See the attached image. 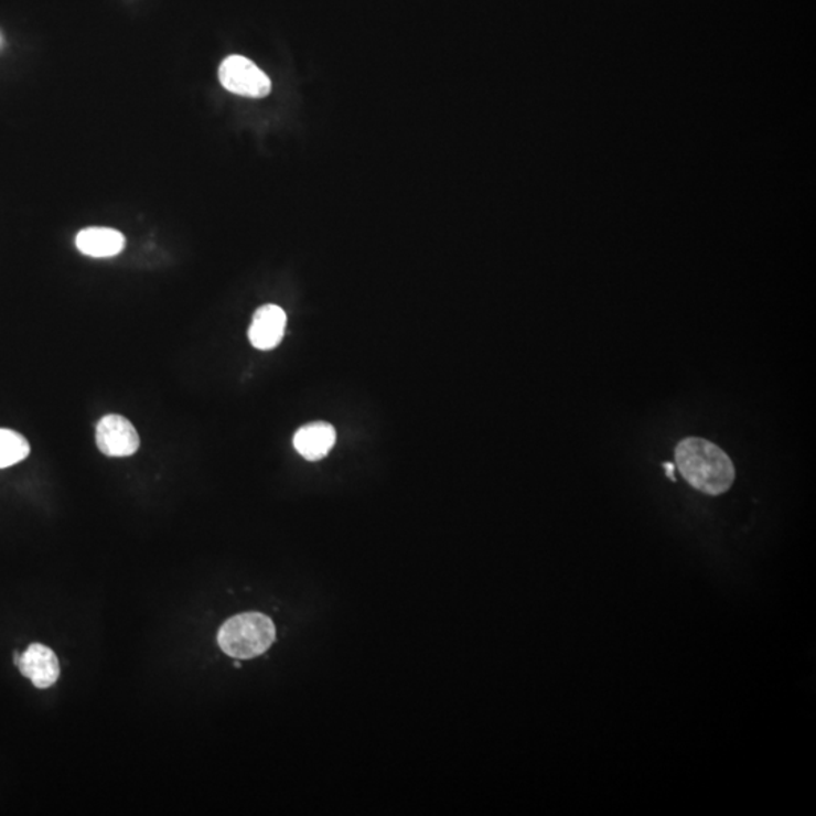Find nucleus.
<instances>
[{
    "label": "nucleus",
    "mask_w": 816,
    "mask_h": 816,
    "mask_svg": "<svg viewBox=\"0 0 816 816\" xmlns=\"http://www.w3.org/2000/svg\"><path fill=\"white\" fill-rule=\"evenodd\" d=\"M96 443L101 454L130 457L140 449L141 440L129 419L108 415L97 423Z\"/></svg>",
    "instance_id": "nucleus-4"
},
{
    "label": "nucleus",
    "mask_w": 816,
    "mask_h": 816,
    "mask_svg": "<svg viewBox=\"0 0 816 816\" xmlns=\"http://www.w3.org/2000/svg\"><path fill=\"white\" fill-rule=\"evenodd\" d=\"M31 454V444L18 431L0 428V469H7L26 460Z\"/></svg>",
    "instance_id": "nucleus-9"
},
{
    "label": "nucleus",
    "mask_w": 816,
    "mask_h": 816,
    "mask_svg": "<svg viewBox=\"0 0 816 816\" xmlns=\"http://www.w3.org/2000/svg\"><path fill=\"white\" fill-rule=\"evenodd\" d=\"M76 247L82 255L94 259H106L120 255L126 247V238L121 232L109 227H88L76 236Z\"/></svg>",
    "instance_id": "nucleus-7"
},
{
    "label": "nucleus",
    "mask_w": 816,
    "mask_h": 816,
    "mask_svg": "<svg viewBox=\"0 0 816 816\" xmlns=\"http://www.w3.org/2000/svg\"><path fill=\"white\" fill-rule=\"evenodd\" d=\"M0 44H2V39H0Z\"/></svg>",
    "instance_id": "nucleus-11"
},
{
    "label": "nucleus",
    "mask_w": 816,
    "mask_h": 816,
    "mask_svg": "<svg viewBox=\"0 0 816 816\" xmlns=\"http://www.w3.org/2000/svg\"><path fill=\"white\" fill-rule=\"evenodd\" d=\"M336 443V430L326 422H312L301 427L293 436V448L309 461L324 459Z\"/></svg>",
    "instance_id": "nucleus-8"
},
{
    "label": "nucleus",
    "mask_w": 816,
    "mask_h": 816,
    "mask_svg": "<svg viewBox=\"0 0 816 816\" xmlns=\"http://www.w3.org/2000/svg\"><path fill=\"white\" fill-rule=\"evenodd\" d=\"M664 469H665V472H667V475L670 476V480L675 481V464L665 463Z\"/></svg>",
    "instance_id": "nucleus-10"
},
{
    "label": "nucleus",
    "mask_w": 816,
    "mask_h": 816,
    "mask_svg": "<svg viewBox=\"0 0 816 816\" xmlns=\"http://www.w3.org/2000/svg\"><path fill=\"white\" fill-rule=\"evenodd\" d=\"M14 663L35 688L46 689L58 683L61 675L58 656L44 644H31L22 655L15 652Z\"/></svg>",
    "instance_id": "nucleus-5"
},
{
    "label": "nucleus",
    "mask_w": 816,
    "mask_h": 816,
    "mask_svg": "<svg viewBox=\"0 0 816 816\" xmlns=\"http://www.w3.org/2000/svg\"><path fill=\"white\" fill-rule=\"evenodd\" d=\"M676 466L691 487L709 496L732 487L734 468L723 449L708 440L688 438L676 447Z\"/></svg>",
    "instance_id": "nucleus-1"
},
{
    "label": "nucleus",
    "mask_w": 816,
    "mask_h": 816,
    "mask_svg": "<svg viewBox=\"0 0 816 816\" xmlns=\"http://www.w3.org/2000/svg\"><path fill=\"white\" fill-rule=\"evenodd\" d=\"M288 316L284 310L276 304H265L256 310L253 316L248 337L257 350H275L283 341Z\"/></svg>",
    "instance_id": "nucleus-6"
},
{
    "label": "nucleus",
    "mask_w": 816,
    "mask_h": 816,
    "mask_svg": "<svg viewBox=\"0 0 816 816\" xmlns=\"http://www.w3.org/2000/svg\"><path fill=\"white\" fill-rule=\"evenodd\" d=\"M219 82L227 92L251 99H262L271 93V79L253 61L240 55L224 60L218 71Z\"/></svg>",
    "instance_id": "nucleus-3"
},
{
    "label": "nucleus",
    "mask_w": 816,
    "mask_h": 816,
    "mask_svg": "<svg viewBox=\"0 0 816 816\" xmlns=\"http://www.w3.org/2000/svg\"><path fill=\"white\" fill-rule=\"evenodd\" d=\"M276 642V626L268 615L245 612L223 624L218 644L226 655L236 659H251L267 652Z\"/></svg>",
    "instance_id": "nucleus-2"
}]
</instances>
